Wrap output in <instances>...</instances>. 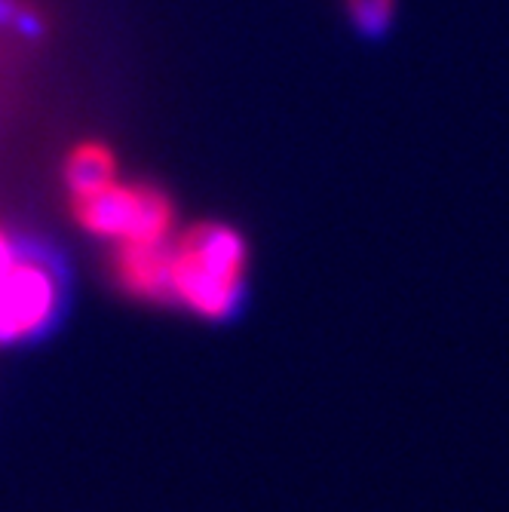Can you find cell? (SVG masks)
<instances>
[{
  "label": "cell",
  "instance_id": "5b68a950",
  "mask_svg": "<svg viewBox=\"0 0 509 512\" xmlns=\"http://www.w3.org/2000/svg\"><path fill=\"white\" fill-rule=\"evenodd\" d=\"M344 10L359 31L378 34L393 22L396 0H344Z\"/></svg>",
  "mask_w": 509,
  "mask_h": 512
},
{
  "label": "cell",
  "instance_id": "6da1fadb",
  "mask_svg": "<svg viewBox=\"0 0 509 512\" xmlns=\"http://www.w3.org/2000/svg\"><path fill=\"white\" fill-rule=\"evenodd\" d=\"M246 279V246L224 224H197L169 246V298L203 316L237 307Z\"/></svg>",
  "mask_w": 509,
  "mask_h": 512
},
{
  "label": "cell",
  "instance_id": "7a4b0ae2",
  "mask_svg": "<svg viewBox=\"0 0 509 512\" xmlns=\"http://www.w3.org/2000/svg\"><path fill=\"white\" fill-rule=\"evenodd\" d=\"M74 215L89 234L120 246H160L172 240V206L148 184L114 178L102 191L74 197Z\"/></svg>",
  "mask_w": 509,
  "mask_h": 512
},
{
  "label": "cell",
  "instance_id": "277c9868",
  "mask_svg": "<svg viewBox=\"0 0 509 512\" xmlns=\"http://www.w3.org/2000/svg\"><path fill=\"white\" fill-rule=\"evenodd\" d=\"M114 178H117V160L111 148H105L102 142H80L77 148H71L65 160V181L71 188V197L96 194Z\"/></svg>",
  "mask_w": 509,
  "mask_h": 512
},
{
  "label": "cell",
  "instance_id": "3957f363",
  "mask_svg": "<svg viewBox=\"0 0 509 512\" xmlns=\"http://www.w3.org/2000/svg\"><path fill=\"white\" fill-rule=\"evenodd\" d=\"M56 304L53 276L40 264H13L0 279V341L22 338L50 319Z\"/></svg>",
  "mask_w": 509,
  "mask_h": 512
}]
</instances>
